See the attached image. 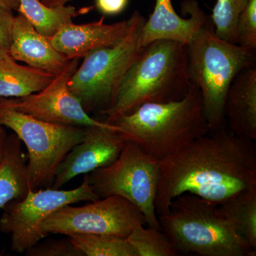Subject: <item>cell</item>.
Here are the masks:
<instances>
[{"label":"cell","instance_id":"7","mask_svg":"<svg viewBox=\"0 0 256 256\" xmlns=\"http://www.w3.org/2000/svg\"><path fill=\"white\" fill-rule=\"evenodd\" d=\"M0 124L12 130L26 146V170L33 191L52 188L64 158L86 134V128L50 124L2 104Z\"/></svg>","mask_w":256,"mask_h":256},{"label":"cell","instance_id":"8","mask_svg":"<svg viewBox=\"0 0 256 256\" xmlns=\"http://www.w3.org/2000/svg\"><path fill=\"white\" fill-rule=\"evenodd\" d=\"M85 178L99 198L122 197L142 212L146 226L160 228L154 205L159 161L136 143L126 141L114 163L85 174Z\"/></svg>","mask_w":256,"mask_h":256},{"label":"cell","instance_id":"17","mask_svg":"<svg viewBox=\"0 0 256 256\" xmlns=\"http://www.w3.org/2000/svg\"><path fill=\"white\" fill-rule=\"evenodd\" d=\"M55 77L44 70L18 64L9 50H0V98L23 97L40 92Z\"/></svg>","mask_w":256,"mask_h":256},{"label":"cell","instance_id":"22","mask_svg":"<svg viewBox=\"0 0 256 256\" xmlns=\"http://www.w3.org/2000/svg\"><path fill=\"white\" fill-rule=\"evenodd\" d=\"M138 256H178V252L161 228L141 226L128 236Z\"/></svg>","mask_w":256,"mask_h":256},{"label":"cell","instance_id":"9","mask_svg":"<svg viewBox=\"0 0 256 256\" xmlns=\"http://www.w3.org/2000/svg\"><path fill=\"white\" fill-rule=\"evenodd\" d=\"M98 200L100 198L92 191L85 176L82 184L74 190H30L23 200L10 202L3 207L0 230L10 235L12 252L25 254L48 236L42 229V224L52 214L66 205Z\"/></svg>","mask_w":256,"mask_h":256},{"label":"cell","instance_id":"5","mask_svg":"<svg viewBox=\"0 0 256 256\" xmlns=\"http://www.w3.org/2000/svg\"><path fill=\"white\" fill-rule=\"evenodd\" d=\"M188 60L190 80L201 92L210 131L226 127L227 92L242 70L255 66L256 50L222 40L208 20L188 45Z\"/></svg>","mask_w":256,"mask_h":256},{"label":"cell","instance_id":"28","mask_svg":"<svg viewBox=\"0 0 256 256\" xmlns=\"http://www.w3.org/2000/svg\"><path fill=\"white\" fill-rule=\"evenodd\" d=\"M20 6V0H0V10L18 12Z\"/></svg>","mask_w":256,"mask_h":256},{"label":"cell","instance_id":"31","mask_svg":"<svg viewBox=\"0 0 256 256\" xmlns=\"http://www.w3.org/2000/svg\"><path fill=\"white\" fill-rule=\"evenodd\" d=\"M40 1L42 2H43L44 3V0H40Z\"/></svg>","mask_w":256,"mask_h":256},{"label":"cell","instance_id":"12","mask_svg":"<svg viewBox=\"0 0 256 256\" xmlns=\"http://www.w3.org/2000/svg\"><path fill=\"white\" fill-rule=\"evenodd\" d=\"M126 142L117 131L99 126L86 127L84 139L72 148L60 164L52 188H60L78 175L112 164Z\"/></svg>","mask_w":256,"mask_h":256},{"label":"cell","instance_id":"27","mask_svg":"<svg viewBox=\"0 0 256 256\" xmlns=\"http://www.w3.org/2000/svg\"><path fill=\"white\" fill-rule=\"evenodd\" d=\"M129 0H95L96 8L104 15H117L127 8Z\"/></svg>","mask_w":256,"mask_h":256},{"label":"cell","instance_id":"14","mask_svg":"<svg viewBox=\"0 0 256 256\" xmlns=\"http://www.w3.org/2000/svg\"><path fill=\"white\" fill-rule=\"evenodd\" d=\"M104 16L90 23L70 24L48 40L56 50L70 60L82 58L94 50L118 44L127 35L129 20L114 24L104 23Z\"/></svg>","mask_w":256,"mask_h":256},{"label":"cell","instance_id":"23","mask_svg":"<svg viewBox=\"0 0 256 256\" xmlns=\"http://www.w3.org/2000/svg\"><path fill=\"white\" fill-rule=\"evenodd\" d=\"M248 0H217L212 21L217 36L236 44V28L238 16Z\"/></svg>","mask_w":256,"mask_h":256},{"label":"cell","instance_id":"16","mask_svg":"<svg viewBox=\"0 0 256 256\" xmlns=\"http://www.w3.org/2000/svg\"><path fill=\"white\" fill-rule=\"evenodd\" d=\"M226 126L230 132L256 140V68H244L230 84L224 108Z\"/></svg>","mask_w":256,"mask_h":256},{"label":"cell","instance_id":"30","mask_svg":"<svg viewBox=\"0 0 256 256\" xmlns=\"http://www.w3.org/2000/svg\"><path fill=\"white\" fill-rule=\"evenodd\" d=\"M72 1L74 0H44V4L50 8H55V6H63Z\"/></svg>","mask_w":256,"mask_h":256},{"label":"cell","instance_id":"24","mask_svg":"<svg viewBox=\"0 0 256 256\" xmlns=\"http://www.w3.org/2000/svg\"><path fill=\"white\" fill-rule=\"evenodd\" d=\"M236 44L248 50H256V0H248L239 15Z\"/></svg>","mask_w":256,"mask_h":256},{"label":"cell","instance_id":"1","mask_svg":"<svg viewBox=\"0 0 256 256\" xmlns=\"http://www.w3.org/2000/svg\"><path fill=\"white\" fill-rule=\"evenodd\" d=\"M256 186L255 141L225 127L194 140L159 162L156 212L166 213L172 200L182 194L218 206Z\"/></svg>","mask_w":256,"mask_h":256},{"label":"cell","instance_id":"19","mask_svg":"<svg viewBox=\"0 0 256 256\" xmlns=\"http://www.w3.org/2000/svg\"><path fill=\"white\" fill-rule=\"evenodd\" d=\"M92 6L77 10L72 5L50 8L40 0H20L18 12L24 15L38 33L50 38L60 28L74 23L73 18L86 14Z\"/></svg>","mask_w":256,"mask_h":256},{"label":"cell","instance_id":"21","mask_svg":"<svg viewBox=\"0 0 256 256\" xmlns=\"http://www.w3.org/2000/svg\"><path fill=\"white\" fill-rule=\"evenodd\" d=\"M68 237L84 256H138L127 238L90 234H72Z\"/></svg>","mask_w":256,"mask_h":256},{"label":"cell","instance_id":"29","mask_svg":"<svg viewBox=\"0 0 256 256\" xmlns=\"http://www.w3.org/2000/svg\"><path fill=\"white\" fill-rule=\"evenodd\" d=\"M4 128V126L0 124V161L4 156L6 142H8V136Z\"/></svg>","mask_w":256,"mask_h":256},{"label":"cell","instance_id":"2","mask_svg":"<svg viewBox=\"0 0 256 256\" xmlns=\"http://www.w3.org/2000/svg\"><path fill=\"white\" fill-rule=\"evenodd\" d=\"M110 124L159 162L210 132L201 92L193 84L181 100L144 104Z\"/></svg>","mask_w":256,"mask_h":256},{"label":"cell","instance_id":"6","mask_svg":"<svg viewBox=\"0 0 256 256\" xmlns=\"http://www.w3.org/2000/svg\"><path fill=\"white\" fill-rule=\"evenodd\" d=\"M146 20L134 11L129 18V31L122 41L82 58L69 80L68 88L87 114H101L114 106L124 76L144 50L141 35Z\"/></svg>","mask_w":256,"mask_h":256},{"label":"cell","instance_id":"26","mask_svg":"<svg viewBox=\"0 0 256 256\" xmlns=\"http://www.w3.org/2000/svg\"><path fill=\"white\" fill-rule=\"evenodd\" d=\"M14 18L13 12L0 10V50H10Z\"/></svg>","mask_w":256,"mask_h":256},{"label":"cell","instance_id":"3","mask_svg":"<svg viewBox=\"0 0 256 256\" xmlns=\"http://www.w3.org/2000/svg\"><path fill=\"white\" fill-rule=\"evenodd\" d=\"M192 84L188 45L156 40L144 47L124 76L114 106L101 116L106 117L104 122L110 124L144 104L181 100Z\"/></svg>","mask_w":256,"mask_h":256},{"label":"cell","instance_id":"13","mask_svg":"<svg viewBox=\"0 0 256 256\" xmlns=\"http://www.w3.org/2000/svg\"><path fill=\"white\" fill-rule=\"evenodd\" d=\"M182 10L190 14V18H182L178 15L172 0H156L153 12L142 26V46L160 40H172L188 45L208 20L196 0L184 1Z\"/></svg>","mask_w":256,"mask_h":256},{"label":"cell","instance_id":"11","mask_svg":"<svg viewBox=\"0 0 256 256\" xmlns=\"http://www.w3.org/2000/svg\"><path fill=\"white\" fill-rule=\"evenodd\" d=\"M80 62L79 58L70 60L63 72L40 92L23 97L0 98V104L50 124L85 128L99 126L120 132L117 126L94 118L87 114L78 99L69 90V80Z\"/></svg>","mask_w":256,"mask_h":256},{"label":"cell","instance_id":"4","mask_svg":"<svg viewBox=\"0 0 256 256\" xmlns=\"http://www.w3.org/2000/svg\"><path fill=\"white\" fill-rule=\"evenodd\" d=\"M158 220L178 255L256 256V249L234 232L218 205L196 195L176 197Z\"/></svg>","mask_w":256,"mask_h":256},{"label":"cell","instance_id":"20","mask_svg":"<svg viewBox=\"0 0 256 256\" xmlns=\"http://www.w3.org/2000/svg\"><path fill=\"white\" fill-rule=\"evenodd\" d=\"M218 207L234 232L256 250V186L237 194Z\"/></svg>","mask_w":256,"mask_h":256},{"label":"cell","instance_id":"15","mask_svg":"<svg viewBox=\"0 0 256 256\" xmlns=\"http://www.w3.org/2000/svg\"><path fill=\"white\" fill-rule=\"evenodd\" d=\"M9 53L16 62L56 76L63 72L70 60L56 50L48 38L38 33L20 13L13 21Z\"/></svg>","mask_w":256,"mask_h":256},{"label":"cell","instance_id":"10","mask_svg":"<svg viewBox=\"0 0 256 256\" xmlns=\"http://www.w3.org/2000/svg\"><path fill=\"white\" fill-rule=\"evenodd\" d=\"M146 225L137 207L126 198L110 196L82 206L66 205L42 224L47 234H105L127 238L134 229Z\"/></svg>","mask_w":256,"mask_h":256},{"label":"cell","instance_id":"18","mask_svg":"<svg viewBox=\"0 0 256 256\" xmlns=\"http://www.w3.org/2000/svg\"><path fill=\"white\" fill-rule=\"evenodd\" d=\"M30 190L22 141L12 133L0 161V210L10 202L23 200Z\"/></svg>","mask_w":256,"mask_h":256},{"label":"cell","instance_id":"25","mask_svg":"<svg viewBox=\"0 0 256 256\" xmlns=\"http://www.w3.org/2000/svg\"><path fill=\"white\" fill-rule=\"evenodd\" d=\"M25 254L26 256H84L68 236V238L60 240H40Z\"/></svg>","mask_w":256,"mask_h":256}]
</instances>
